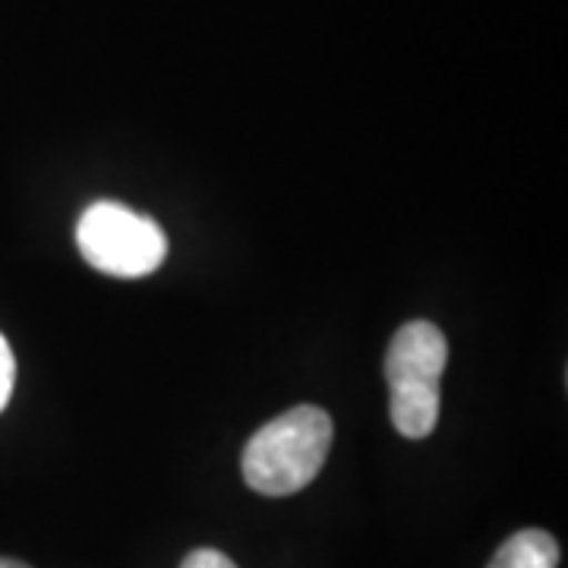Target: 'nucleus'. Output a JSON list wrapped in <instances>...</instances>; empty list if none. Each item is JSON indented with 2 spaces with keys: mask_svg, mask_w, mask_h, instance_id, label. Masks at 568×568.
Returning a JSON list of instances; mask_svg holds the SVG:
<instances>
[{
  "mask_svg": "<svg viewBox=\"0 0 568 568\" xmlns=\"http://www.w3.org/2000/svg\"><path fill=\"white\" fill-rule=\"evenodd\" d=\"M181 568H237L234 559H227L222 549H193L186 559L181 562Z\"/></svg>",
  "mask_w": 568,
  "mask_h": 568,
  "instance_id": "nucleus-6",
  "label": "nucleus"
},
{
  "mask_svg": "<svg viewBox=\"0 0 568 568\" xmlns=\"http://www.w3.org/2000/svg\"><path fill=\"white\" fill-rule=\"evenodd\" d=\"M446 335L426 320L405 323L386 354L388 410L407 439H424L439 424V383L446 373Z\"/></svg>",
  "mask_w": 568,
  "mask_h": 568,
  "instance_id": "nucleus-2",
  "label": "nucleus"
},
{
  "mask_svg": "<svg viewBox=\"0 0 568 568\" xmlns=\"http://www.w3.org/2000/svg\"><path fill=\"white\" fill-rule=\"evenodd\" d=\"M0 568H32V566H26V562H17V559H3V556H0Z\"/></svg>",
  "mask_w": 568,
  "mask_h": 568,
  "instance_id": "nucleus-7",
  "label": "nucleus"
},
{
  "mask_svg": "<svg viewBox=\"0 0 568 568\" xmlns=\"http://www.w3.org/2000/svg\"><path fill=\"white\" fill-rule=\"evenodd\" d=\"M332 448V417L323 407L301 405L268 424L246 443L244 480L260 496H294L316 480Z\"/></svg>",
  "mask_w": 568,
  "mask_h": 568,
  "instance_id": "nucleus-1",
  "label": "nucleus"
},
{
  "mask_svg": "<svg viewBox=\"0 0 568 568\" xmlns=\"http://www.w3.org/2000/svg\"><path fill=\"white\" fill-rule=\"evenodd\" d=\"M82 260L114 278L152 275L168 256V237L149 215L111 200L92 203L77 224Z\"/></svg>",
  "mask_w": 568,
  "mask_h": 568,
  "instance_id": "nucleus-3",
  "label": "nucleus"
},
{
  "mask_svg": "<svg viewBox=\"0 0 568 568\" xmlns=\"http://www.w3.org/2000/svg\"><path fill=\"white\" fill-rule=\"evenodd\" d=\"M559 566V544L556 537L540 528H525L511 534L496 549L487 568H556Z\"/></svg>",
  "mask_w": 568,
  "mask_h": 568,
  "instance_id": "nucleus-4",
  "label": "nucleus"
},
{
  "mask_svg": "<svg viewBox=\"0 0 568 568\" xmlns=\"http://www.w3.org/2000/svg\"><path fill=\"white\" fill-rule=\"evenodd\" d=\"M13 379H17V361H13V351L7 345V338L0 335V410L7 407L10 395H13Z\"/></svg>",
  "mask_w": 568,
  "mask_h": 568,
  "instance_id": "nucleus-5",
  "label": "nucleus"
}]
</instances>
